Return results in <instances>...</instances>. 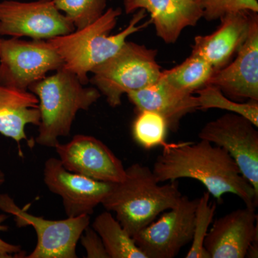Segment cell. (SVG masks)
Segmentation results:
<instances>
[{"label": "cell", "instance_id": "6da1fadb", "mask_svg": "<svg viewBox=\"0 0 258 258\" xmlns=\"http://www.w3.org/2000/svg\"><path fill=\"white\" fill-rule=\"evenodd\" d=\"M162 147L152 168L159 182L190 178L201 182L220 203L224 195L232 194L245 206L256 209L258 194L223 148L203 139L198 143L166 142Z\"/></svg>", "mask_w": 258, "mask_h": 258}, {"label": "cell", "instance_id": "7a4b0ae2", "mask_svg": "<svg viewBox=\"0 0 258 258\" xmlns=\"http://www.w3.org/2000/svg\"><path fill=\"white\" fill-rule=\"evenodd\" d=\"M177 181L160 184L152 169L136 163L125 168L124 179L113 183L102 202L129 235L134 237L164 212L174 208L181 198Z\"/></svg>", "mask_w": 258, "mask_h": 258}, {"label": "cell", "instance_id": "3957f363", "mask_svg": "<svg viewBox=\"0 0 258 258\" xmlns=\"http://www.w3.org/2000/svg\"><path fill=\"white\" fill-rule=\"evenodd\" d=\"M146 13L144 9L139 10L123 31L110 35L122 10L119 8H109L88 26L47 40L62 59V69L76 75L80 82L86 86L89 83L88 74L95 67L115 55L129 35L140 31L151 23L149 20L138 25L147 17Z\"/></svg>", "mask_w": 258, "mask_h": 258}, {"label": "cell", "instance_id": "277c9868", "mask_svg": "<svg viewBox=\"0 0 258 258\" xmlns=\"http://www.w3.org/2000/svg\"><path fill=\"white\" fill-rule=\"evenodd\" d=\"M28 91L39 100L40 123L35 143L55 148L60 137H69L78 112L88 111L101 98L94 87H85L77 76L60 69L33 83Z\"/></svg>", "mask_w": 258, "mask_h": 258}, {"label": "cell", "instance_id": "5b68a950", "mask_svg": "<svg viewBox=\"0 0 258 258\" xmlns=\"http://www.w3.org/2000/svg\"><path fill=\"white\" fill-rule=\"evenodd\" d=\"M157 52L126 41L115 55L91 71L89 82L106 96L110 106H119L123 94L147 87L160 79Z\"/></svg>", "mask_w": 258, "mask_h": 258}, {"label": "cell", "instance_id": "8992f818", "mask_svg": "<svg viewBox=\"0 0 258 258\" xmlns=\"http://www.w3.org/2000/svg\"><path fill=\"white\" fill-rule=\"evenodd\" d=\"M63 61L47 40H0V85L28 91L50 71L62 69Z\"/></svg>", "mask_w": 258, "mask_h": 258}, {"label": "cell", "instance_id": "52a82bcc", "mask_svg": "<svg viewBox=\"0 0 258 258\" xmlns=\"http://www.w3.org/2000/svg\"><path fill=\"white\" fill-rule=\"evenodd\" d=\"M0 210L14 217L18 227L30 226L37 234L36 247L27 258H76L77 244L90 225V216L46 220L19 208L7 194L0 195Z\"/></svg>", "mask_w": 258, "mask_h": 258}, {"label": "cell", "instance_id": "ba28073f", "mask_svg": "<svg viewBox=\"0 0 258 258\" xmlns=\"http://www.w3.org/2000/svg\"><path fill=\"white\" fill-rule=\"evenodd\" d=\"M75 30L74 24L56 8L53 0L0 2V37L49 40Z\"/></svg>", "mask_w": 258, "mask_h": 258}, {"label": "cell", "instance_id": "9c48e42d", "mask_svg": "<svg viewBox=\"0 0 258 258\" xmlns=\"http://www.w3.org/2000/svg\"><path fill=\"white\" fill-rule=\"evenodd\" d=\"M198 199L181 196L174 207L134 236L147 258H173L192 240Z\"/></svg>", "mask_w": 258, "mask_h": 258}, {"label": "cell", "instance_id": "30bf717a", "mask_svg": "<svg viewBox=\"0 0 258 258\" xmlns=\"http://www.w3.org/2000/svg\"><path fill=\"white\" fill-rule=\"evenodd\" d=\"M257 128L242 115L228 113L207 123L198 137L227 151L258 194Z\"/></svg>", "mask_w": 258, "mask_h": 258}, {"label": "cell", "instance_id": "8fae6325", "mask_svg": "<svg viewBox=\"0 0 258 258\" xmlns=\"http://www.w3.org/2000/svg\"><path fill=\"white\" fill-rule=\"evenodd\" d=\"M44 181L51 192L62 198L68 217L91 216L113 184L71 172L56 158L45 161Z\"/></svg>", "mask_w": 258, "mask_h": 258}, {"label": "cell", "instance_id": "7c38bea8", "mask_svg": "<svg viewBox=\"0 0 258 258\" xmlns=\"http://www.w3.org/2000/svg\"><path fill=\"white\" fill-rule=\"evenodd\" d=\"M55 148L62 165L71 172L104 182L118 183L124 179L122 161L95 137L79 134Z\"/></svg>", "mask_w": 258, "mask_h": 258}, {"label": "cell", "instance_id": "4fadbf2b", "mask_svg": "<svg viewBox=\"0 0 258 258\" xmlns=\"http://www.w3.org/2000/svg\"><path fill=\"white\" fill-rule=\"evenodd\" d=\"M235 60L215 71L208 84L235 100L258 101V16L254 15L248 35Z\"/></svg>", "mask_w": 258, "mask_h": 258}, {"label": "cell", "instance_id": "5bb4252c", "mask_svg": "<svg viewBox=\"0 0 258 258\" xmlns=\"http://www.w3.org/2000/svg\"><path fill=\"white\" fill-rule=\"evenodd\" d=\"M258 238L255 209L245 206L217 219L204 242L210 258H244Z\"/></svg>", "mask_w": 258, "mask_h": 258}, {"label": "cell", "instance_id": "9a60e30c", "mask_svg": "<svg viewBox=\"0 0 258 258\" xmlns=\"http://www.w3.org/2000/svg\"><path fill=\"white\" fill-rule=\"evenodd\" d=\"M257 13L243 10L224 15L216 31L195 37L191 55L203 57L215 71L223 69L245 41Z\"/></svg>", "mask_w": 258, "mask_h": 258}, {"label": "cell", "instance_id": "2e32d148", "mask_svg": "<svg viewBox=\"0 0 258 258\" xmlns=\"http://www.w3.org/2000/svg\"><path fill=\"white\" fill-rule=\"evenodd\" d=\"M126 14L144 9L151 15L157 36L166 44L175 43L181 32L203 18L201 0H124Z\"/></svg>", "mask_w": 258, "mask_h": 258}, {"label": "cell", "instance_id": "e0dca14e", "mask_svg": "<svg viewBox=\"0 0 258 258\" xmlns=\"http://www.w3.org/2000/svg\"><path fill=\"white\" fill-rule=\"evenodd\" d=\"M138 111H151L165 118L168 128L175 132L185 115L200 110L198 96L176 89L162 80L126 93Z\"/></svg>", "mask_w": 258, "mask_h": 258}, {"label": "cell", "instance_id": "ac0fdd59", "mask_svg": "<svg viewBox=\"0 0 258 258\" xmlns=\"http://www.w3.org/2000/svg\"><path fill=\"white\" fill-rule=\"evenodd\" d=\"M40 123L39 100L34 93L0 85V134L16 142L20 154L22 141L30 143L25 127Z\"/></svg>", "mask_w": 258, "mask_h": 258}, {"label": "cell", "instance_id": "d6986e66", "mask_svg": "<svg viewBox=\"0 0 258 258\" xmlns=\"http://www.w3.org/2000/svg\"><path fill=\"white\" fill-rule=\"evenodd\" d=\"M92 228L101 237L109 258H147L110 212L106 210L97 216Z\"/></svg>", "mask_w": 258, "mask_h": 258}, {"label": "cell", "instance_id": "ffe728a7", "mask_svg": "<svg viewBox=\"0 0 258 258\" xmlns=\"http://www.w3.org/2000/svg\"><path fill=\"white\" fill-rule=\"evenodd\" d=\"M215 71L203 57L191 55L174 69L161 71L160 79L176 89L193 94L207 86Z\"/></svg>", "mask_w": 258, "mask_h": 258}, {"label": "cell", "instance_id": "44dd1931", "mask_svg": "<svg viewBox=\"0 0 258 258\" xmlns=\"http://www.w3.org/2000/svg\"><path fill=\"white\" fill-rule=\"evenodd\" d=\"M168 125L165 118L151 111H138L132 126L134 140L146 149L163 147L166 144Z\"/></svg>", "mask_w": 258, "mask_h": 258}, {"label": "cell", "instance_id": "7402d4cb", "mask_svg": "<svg viewBox=\"0 0 258 258\" xmlns=\"http://www.w3.org/2000/svg\"><path fill=\"white\" fill-rule=\"evenodd\" d=\"M198 94L200 110L219 108L231 113L242 115L258 127L257 101H250L247 103H238L228 99L218 88L207 85L197 91Z\"/></svg>", "mask_w": 258, "mask_h": 258}, {"label": "cell", "instance_id": "603a6c76", "mask_svg": "<svg viewBox=\"0 0 258 258\" xmlns=\"http://www.w3.org/2000/svg\"><path fill=\"white\" fill-rule=\"evenodd\" d=\"M216 203L210 201V194L208 191L198 199L196 212H195V227L192 240L186 258H210L204 247L205 237L208 235L210 226L213 222Z\"/></svg>", "mask_w": 258, "mask_h": 258}, {"label": "cell", "instance_id": "cb8c5ba5", "mask_svg": "<svg viewBox=\"0 0 258 258\" xmlns=\"http://www.w3.org/2000/svg\"><path fill=\"white\" fill-rule=\"evenodd\" d=\"M56 8L72 22L76 30L87 27L105 13L107 0H53Z\"/></svg>", "mask_w": 258, "mask_h": 258}, {"label": "cell", "instance_id": "d4e9b609", "mask_svg": "<svg viewBox=\"0 0 258 258\" xmlns=\"http://www.w3.org/2000/svg\"><path fill=\"white\" fill-rule=\"evenodd\" d=\"M203 18L208 21L218 20L229 13L243 10L258 13L257 0H201Z\"/></svg>", "mask_w": 258, "mask_h": 258}, {"label": "cell", "instance_id": "484cf974", "mask_svg": "<svg viewBox=\"0 0 258 258\" xmlns=\"http://www.w3.org/2000/svg\"><path fill=\"white\" fill-rule=\"evenodd\" d=\"M83 233L80 240L86 249L87 257L109 258L101 237L92 227H88Z\"/></svg>", "mask_w": 258, "mask_h": 258}, {"label": "cell", "instance_id": "4316f807", "mask_svg": "<svg viewBox=\"0 0 258 258\" xmlns=\"http://www.w3.org/2000/svg\"><path fill=\"white\" fill-rule=\"evenodd\" d=\"M9 217L8 214H1L0 215V232H5L8 230V226L3 225V222L8 220ZM23 250L21 247L16 244L8 243L0 237V258L15 257L14 255H18L17 257H21Z\"/></svg>", "mask_w": 258, "mask_h": 258}, {"label": "cell", "instance_id": "83f0119b", "mask_svg": "<svg viewBox=\"0 0 258 258\" xmlns=\"http://www.w3.org/2000/svg\"><path fill=\"white\" fill-rule=\"evenodd\" d=\"M245 257L257 258L258 257V238L255 239L249 245L247 249Z\"/></svg>", "mask_w": 258, "mask_h": 258}, {"label": "cell", "instance_id": "f1b7e54d", "mask_svg": "<svg viewBox=\"0 0 258 258\" xmlns=\"http://www.w3.org/2000/svg\"><path fill=\"white\" fill-rule=\"evenodd\" d=\"M5 181V173L3 172V170L0 169V187L3 186V184H4Z\"/></svg>", "mask_w": 258, "mask_h": 258}, {"label": "cell", "instance_id": "f546056e", "mask_svg": "<svg viewBox=\"0 0 258 258\" xmlns=\"http://www.w3.org/2000/svg\"><path fill=\"white\" fill-rule=\"evenodd\" d=\"M0 40H1V37H0Z\"/></svg>", "mask_w": 258, "mask_h": 258}]
</instances>
